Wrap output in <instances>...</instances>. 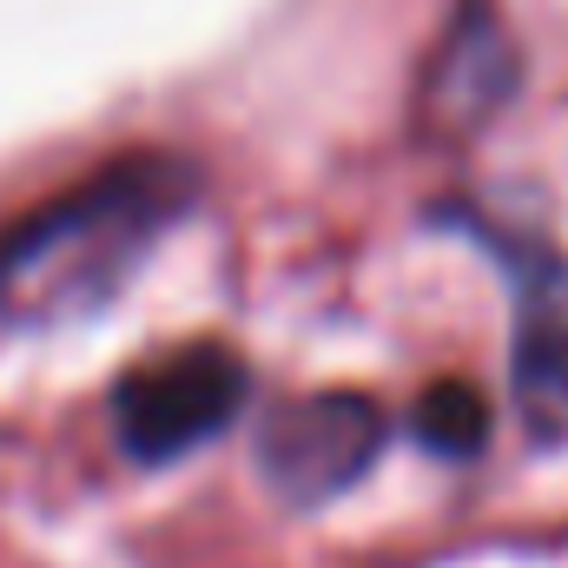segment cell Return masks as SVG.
I'll return each mask as SVG.
<instances>
[{
  "label": "cell",
  "instance_id": "4",
  "mask_svg": "<svg viewBox=\"0 0 568 568\" xmlns=\"http://www.w3.org/2000/svg\"><path fill=\"white\" fill-rule=\"evenodd\" d=\"M489 258L516 284V351H509V377H516V410L536 443H562L568 436V258L549 239H516L496 232L483 219H463Z\"/></svg>",
  "mask_w": 568,
  "mask_h": 568
},
{
  "label": "cell",
  "instance_id": "3",
  "mask_svg": "<svg viewBox=\"0 0 568 568\" xmlns=\"http://www.w3.org/2000/svg\"><path fill=\"white\" fill-rule=\"evenodd\" d=\"M384 429V404L364 390H304L258 429V476L291 509H317L377 463Z\"/></svg>",
  "mask_w": 568,
  "mask_h": 568
},
{
  "label": "cell",
  "instance_id": "2",
  "mask_svg": "<svg viewBox=\"0 0 568 568\" xmlns=\"http://www.w3.org/2000/svg\"><path fill=\"white\" fill-rule=\"evenodd\" d=\"M245 364L225 344H179L113 384V429L133 463H172L239 417Z\"/></svg>",
  "mask_w": 568,
  "mask_h": 568
},
{
  "label": "cell",
  "instance_id": "6",
  "mask_svg": "<svg viewBox=\"0 0 568 568\" xmlns=\"http://www.w3.org/2000/svg\"><path fill=\"white\" fill-rule=\"evenodd\" d=\"M410 429H417V443H424L429 456H456L463 463V456H476L489 443V404H483L476 384L449 377V384H429L424 397H417Z\"/></svg>",
  "mask_w": 568,
  "mask_h": 568
},
{
  "label": "cell",
  "instance_id": "1",
  "mask_svg": "<svg viewBox=\"0 0 568 568\" xmlns=\"http://www.w3.org/2000/svg\"><path fill=\"white\" fill-rule=\"evenodd\" d=\"M192 205V165L133 152L0 232V317L20 331L73 324L113 304L165 225Z\"/></svg>",
  "mask_w": 568,
  "mask_h": 568
},
{
  "label": "cell",
  "instance_id": "5",
  "mask_svg": "<svg viewBox=\"0 0 568 568\" xmlns=\"http://www.w3.org/2000/svg\"><path fill=\"white\" fill-rule=\"evenodd\" d=\"M516 93V47L503 33V20L483 0H463L436 67H429V113L456 133H469L476 120H489L503 100Z\"/></svg>",
  "mask_w": 568,
  "mask_h": 568
}]
</instances>
